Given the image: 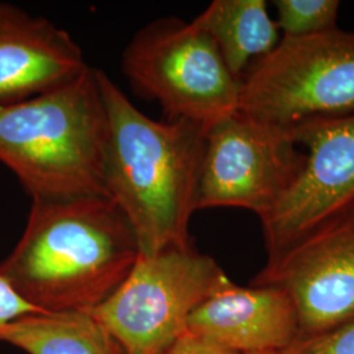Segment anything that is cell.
<instances>
[{
  "mask_svg": "<svg viewBox=\"0 0 354 354\" xmlns=\"http://www.w3.org/2000/svg\"><path fill=\"white\" fill-rule=\"evenodd\" d=\"M192 23L212 37L228 70L239 79L281 41L264 0H214Z\"/></svg>",
  "mask_w": 354,
  "mask_h": 354,
  "instance_id": "obj_12",
  "label": "cell"
},
{
  "mask_svg": "<svg viewBox=\"0 0 354 354\" xmlns=\"http://www.w3.org/2000/svg\"><path fill=\"white\" fill-rule=\"evenodd\" d=\"M87 67L68 32L46 17L0 1V105L55 88Z\"/></svg>",
  "mask_w": 354,
  "mask_h": 354,
  "instance_id": "obj_10",
  "label": "cell"
},
{
  "mask_svg": "<svg viewBox=\"0 0 354 354\" xmlns=\"http://www.w3.org/2000/svg\"><path fill=\"white\" fill-rule=\"evenodd\" d=\"M245 354H281L276 351H266V352H254V353H245Z\"/></svg>",
  "mask_w": 354,
  "mask_h": 354,
  "instance_id": "obj_18",
  "label": "cell"
},
{
  "mask_svg": "<svg viewBox=\"0 0 354 354\" xmlns=\"http://www.w3.org/2000/svg\"><path fill=\"white\" fill-rule=\"evenodd\" d=\"M38 313L41 311L26 302L0 276V328L12 323L13 320Z\"/></svg>",
  "mask_w": 354,
  "mask_h": 354,
  "instance_id": "obj_16",
  "label": "cell"
},
{
  "mask_svg": "<svg viewBox=\"0 0 354 354\" xmlns=\"http://www.w3.org/2000/svg\"><path fill=\"white\" fill-rule=\"evenodd\" d=\"M304 159L290 130L231 114L206 130L197 207H239L261 219L294 185Z\"/></svg>",
  "mask_w": 354,
  "mask_h": 354,
  "instance_id": "obj_7",
  "label": "cell"
},
{
  "mask_svg": "<svg viewBox=\"0 0 354 354\" xmlns=\"http://www.w3.org/2000/svg\"><path fill=\"white\" fill-rule=\"evenodd\" d=\"M0 342L26 354H124L89 313H38L0 328Z\"/></svg>",
  "mask_w": 354,
  "mask_h": 354,
  "instance_id": "obj_13",
  "label": "cell"
},
{
  "mask_svg": "<svg viewBox=\"0 0 354 354\" xmlns=\"http://www.w3.org/2000/svg\"><path fill=\"white\" fill-rule=\"evenodd\" d=\"M99 80L108 124L105 194L127 215L140 254L188 245L206 129L152 120L102 70Z\"/></svg>",
  "mask_w": 354,
  "mask_h": 354,
  "instance_id": "obj_2",
  "label": "cell"
},
{
  "mask_svg": "<svg viewBox=\"0 0 354 354\" xmlns=\"http://www.w3.org/2000/svg\"><path fill=\"white\" fill-rule=\"evenodd\" d=\"M188 330L239 354L282 352L301 336L298 313L286 291L241 288L232 281L193 311Z\"/></svg>",
  "mask_w": 354,
  "mask_h": 354,
  "instance_id": "obj_11",
  "label": "cell"
},
{
  "mask_svg": "<svg viewBox=\"0 0 354 354\" xmlns=\"http://www.w3.org/2000/svg\"><path fill=\"white\" fill-rule=\"evenodd\" d=\"M290 131L306 159L290 190L260 219L268 256L354 201V114L306 122Z\"/></svg>",
  "mask_w": 354,
  "mask_h": 354,
  "instance_id": "obj_9",
  "label": "cell"
},
{
  "mask_svg": "<svg viewBox=\"0 0 354 354\" xmlns=\"http://www.w3.org/2000/svg\"><path fill=\"white\" fill-rule=\"evenodd\" d=\"M281 354H354V317L311 336L298 337Z\"/></svg>",
  "mask_w": 354,
  "mask_h": 354,
  "instance_id": "obj_15",
  "label": "cell"
},
{
  "mask_svg": "<svg viewBox=\"0 0 354 354\" xmlns=\"http://www.w3.org/2000/svg\"><path fill=\"white\" fill-rule=\"evenodd\" d=\"M159 354H239L210 342L189 330L183 333L168 348Z\"/></svg>",
  "mask_w": 354,
  "mask_h": 354,
  "instance_id": "obj_17",
  "label": "cell"
},
{
  "mask_svg": "<svg viewBox=\"0 0 354 354\" xmlns=\"http://www.w3.org/2000/svg\"><path fill=\"white\" fill-rule=\"evenodd\" d=\"M250 285L277 286L289 294L299 317V337L353 317L354 201L268 256Z\"/></svg>",
  "mask_w": 354,
  "mask_h": 354,
  "instance_id": "obj_8",
  "label": "cell"
},
{
  "mask_svg": "<svg viewBox=\"0 0 354 354\" xmlns=\"http://www.w3.org/2000/svg\"><path fill=\"white\" fill-rule=\"evenodd\" d=\"M140 254L134 230L111 197L33 200L0 276L41 313H89L127 279Z\"/></svg>",
  "mask_w": 354,
  "mask_h": 354,
  "instance_id": "obj_1",
  "label": "cell"
},
{
  "mask_svg": "<svg viewBox=\"0 0 354 354\" xmlns=\"http://www.w3.org/2000/svg\"><path fill=\"white\" fill-rule=\"evenodd\" d=\"M276 24L282 37H307L336 28L339 0H276Z\"/></svg>",
  "mask_w": 354,
  "mask_h": 354,
  "instance_id": "obj_14",
  "label": "cell"
},
{
  "mask_svg": "<svg viewBox=\"0 0 354 354\" xmlns=\"http://www.w3.org/2000/svg\"><path fill=\"white\" fill-rule=\"evenodd\" d=\"M231 279L193 243L140 254L127 279L89 311L124 354H159L188 330L193 311Z\"/></svg>",
  "mask_w": 354,
  "mask_h": 354,
  "instance_id": "obj_6",
  "label": "cell"
},
{
  "mask_svg": "<svg viewBox=\"0 0 354 354\" xmlns=\"http://www.w3.org/2000/svg\"><path fill=\"white\" fill-rule=\"evenodd\" d=\"M134 89L169 121L209 129L239 111L241 79L231 74L212 37L175 16L140 28L122 53Z\"/></svg>",
  "mask_w": 354,
  "mask_h": 354,
  "instance_id": "obj_4",
  "label": "cell"
},
{
  "mask_svg": "<svg viewBox=\"0 0 354 354\" xmlns=\"http://www.w3.org/2000/svg\"><path fill=\"white\" fill-rule=\"evenodd\" d=\"M106 112L99 68L0 105V163L33 200L105 194Z\"/></svg>",
  "mask_w": 354,
  "mask_h": 354,
  "instance_id": "obj_3",
  "label": "cell"
},
{
  "mask_svg": "<svg viewBox=\"0 0 354 354\" xmlns=\"http://www.w3.org/2000/svg\"><path fill=\"white\" fill-rule=\"evenodd\" d=\"M238 112L288 130L354 114V30L281 37L241 77Z\"/></svg>",
  "mask_w": 354,
  "mask_h": 354,
  "instance_id": "obj_5",
  "label": "cell"
}]
</instances>
